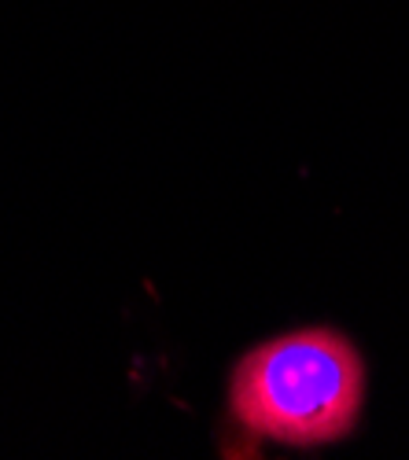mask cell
I'll use <instances>...</instances> for the list:
<instances>
[{"instance_id":"6da1fadb","label":"cell","mask_w":409,"mask_h":460,"mask_svg":"<svg viewBox=\"0 0 409 460\" xmlns=\"http://www.w3.org/2000/svg\"><path fill=\"white\" fill-rule=\"evenodd\" d=\"M365 405V361L336 328H295L247 350L229 376V412L258 438L317 449L347 438Z\"/></svg>"}]
</instances>
